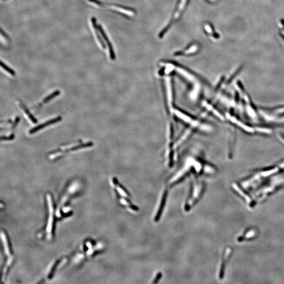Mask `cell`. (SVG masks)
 Masks as SVG:
<instances>
[{
	"label": "cell",
	"instance_id": "cell-5",
	"mask_svg": "<svg viewBox=\"0 0 284 284\" xmlns=\"http://www.w3.org/2000/svg\"><path fill=\"white\" fill-rule=\"evenodd\" d=\"M91 22H92V23L93 27H94V29L95 32V34H96V37H97V39L99 40V43L101 44L102 46L103 47L104 49H105V44H104L103 41L102 39L101 36L99 35V30L98 29V26H97V24H96V19H95L94 17H92V18H91Z\"/></svg>",
	"mask_w": 284,
	"mask_h": 284
},
{
	"label": "cell",
	"instance_id": "cell-2",
	"mask_svg": "<svg viewBox=\"0 0 284 284\" xmlns=\"http://www.w3.org/2000/svg\"><path fill=\"white\" fill-rule=\"evenodd\" d=\"M47 199L49 206V218L47 222V226L46 228V232H47V238L50 240L52 237V231L53 227V203L52 201V198L50 195H47Z\"/></svg>",
	"mask_w": 284,
	"mask_h": 284
},
{
	"label": "cell",
	"instance_id": "cell-1",
	"mask_svg": "<svg viewBox=\"0 0 284 284\" xmlns=\"http://www.w3.org/2000/svg\"><path fill=\"white\" fill-rule=\"evenodd\" d=\"M1 238H2V240L3 244L4 253L6 256L7 257V263H6V265H5L4 268V270H3V276L4 277V276H5V274H6L8 267L11 265L12 262H13V257L11 255L10 250V247H9V245L8 244L7 240V236H6L5 234L3 231L1 232Z\"/></svg>",
	"mask_w": 284,
	"mask_h": 284
},
{
	"label": "cell",
	"instance_id": "cell-3",
	"mask_svg": "<svg viewBox=\"0 0 284 284\" xmlns=\"http://www.w3.org/2000/svg\"><path fill=\"white\" fill-rule=\"evenodd\" d=\"M61 120H62V117L61 116H58L57 117H56V118L53 119H50V120H49L48 121L45 122L44 123L41 124L40 125L36 126L35 128H32L31 130H30L29 133H30V134H33L35 133L36 132H38L39 131L42 130L43 128L47 127V126H48L52 125L53 124L57 123V122H59L61 121Z\"/></svg>",
	"mask_w": 284,
	"mask_h": 284
},
{
	"label": "cell",
	"instance_id": "cell-6",
	"mask_svg": "<svg viewBox=\"0 0 284 284\" xmlns=\"http://www.w3.org/2000/svg\"><path fill=\"white\" fill-rule=\"evenodd\" d=\"M94 145V143L93 142H88V143H86L82 144H80V145H79L75 146H74L73 148H68V149H66V150L64 151V152H70V151H76V150H79L81 148H90V147H92Z\"/></svg>",
	"mask_w": 284,
	"mask_h": 284
},
{
	"label": "cell",
	"instance_id": "cell-10",
	"mask_svg": "<svg viewBox=\"0 0 284 284\" xmlns=\"http://www.w3.org/2000/svg\"><path fill=\"white\" fill-rule=\"evenodd\" d=\"M1 67H2V68L4 69V70H6L7 72L10 73L11 75H13V76H14V75H16L15 71H14L13 70H12V68L9 67V66H7V65L5 64V63H4L2 61H1Z\"/></svg>",
	"mask_w": 284,
	"mask_h": 284
},
{
	"label": "cell",
	"instance_id": "cell-12",
	"mask_svg": "<svg viewBox=\"0 0 284 284\" xmlns=\"http://www.w3.org/2000/svg\"><path fill=\"white\" fill-rule=\"evenodd\" d=\"M161 277H162V274L159 273V274L157 275V276L156 278H155L154 282H153V283H157V282H158V280H159V278H161Z\"/></svg>",
	"mask_w": 284,
	"mask_h": 284
},
{
	"label": "cell",
	"instance_id": "cell-7",
	"mask_svg": "<svg viewBox=\"0 0 284 284\" xmlns=\"http://www.w3.org/2000/svg\"><path fill=\"white\" fill-rule=\"evenodd\" d=\"M19 102H20V106H21V107L22 109L24 110L25 113L27 114V115L29 117V119H31V121L32 122L34 123H36L38 122L37 119L35 118V117L33 116V115L31 114L30 112L29 111V110L27 108V106L25 105L24 104H23V103L22 102L20 101H19Z\"/></svg>",
	"mask_w": 284,
	"mask_h": 284
},
{
	"label": "cell",
	"instance_id": "cell-9",
	"mask_svg": "<svg viewBox=\"0 0 284 284\" xmlns=\"http://www.w3.org/2000/svg\"><path fill=\"white\" fill-rule=\"evenodd\" d=\"M60 93H61V92H60V90H56L55 92L51 93V94L47 96H46V97L44 98L43 101V103H47L50 101H51V100L53 99V98L59 96L60 94Z\"/></svg>",
	"mask_w": 284,
	"mask_h": 284
},
{
	"label": "cell",
	"instance_id": "cell-8",
	"mask_svg": "<svg viewBox=\"0 0 284 284\" xmlns=\"http://www.w3.org/2000/svg\"><path fill=\"white\" fill-rule=\"evenodd\" d=\"M167 194H168V192H167V191H165L164 194L163 195V199H162V201L161 207H160L159 209V211H158V213L157 214L156 218H155V220H156V222H157V221L159 220V218L161 217V214L162 213V211H163V207L165 206L166 199V197H167Z\"/></svg>",
	"mask_w": 284,
	"mask_h": 284
},
{
	"label": "cell",
	"instance_id": "cell-11",
	"mask_svg": "<svg viewBox=\"0 0 284 284\" xmlns=\"http://www.w3.org/2000/svg\"><path fill=\"white\" fill-rule=\"evenodd\" d=\"M15 138V135L14 134H12L9 136H2L1 137V141H11L13 140Z\"/></svg>",
	"mask_w": 284,
	"mask_h": 284
},
{
	"label": "cell",
	"instance_id": "cell-4",
	"mask_svg": "<svg viewBox=\"0 0 284 284\" xmlns=\"http://www.w3.org/2000/svg\"><path fill=\"white\" fill-rule=\"evenodd\" d=\"M98 29H99V32H100L101 34L102 37L103 38L104 40H105L106 42H107V43H108V48H109V51H110V58H111V59L113 60H114V52L113 49L112 45V44H111V43H110V41L108 40V36H107L106 34V33H105V32H104V31L103 29L102 28V26L101 25H98Z\"/></svg>",
	"mask_w": 284,
	"mask_h": 284
}]
</instances>
